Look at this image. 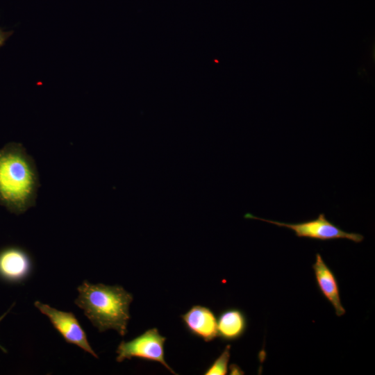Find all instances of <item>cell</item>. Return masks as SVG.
<instances>
[{"mask_svg": "<svg viewBox=\"0 0 375 375\" xmlns=\"http://www.w3.org/2000/svg\"><path fill=\"white\" fill-rule=\"evenodd\" d=\"M39 174L33 157L19 142L0 149V206L21 215L35 205Z\"/></svg>", "mask_w": 375, "mask_h": 375, "instance_id": "1", "label": "cell"}, {"mask_svg": "<svg viewBox=\"0 0 375 375\" xmlns=\"http://www.w3.org/2000/svg\"><path fill=\"white\" fill-rule=\"evenodd\" d=\"M77 290L75 304L99 332L115 330L121 336L127 333L129 306L133 295L121 285L92 284L84 281Z\"/></svg>", "mask_w": 375, "mask_h": 375, "instance_id": "2", "label": "cell"}, {"mask_svg": "<svg viewBox=\"0 0 375 375\" xmlns=\"http://www.w3.org/2000/svg\"><path fill=\"white\" fill-rule=\"evenodd\" d=\"M165 341L166 338L161 335L156 328L148 329L130 341H122L116 351V360L120 362L126 359L137 358L157 362L171 373L176 374L165 359Z\"/></svg>", "mask_w": 375, "mask_h": 375, "instance_id": "3", "label": "cell"}, {"mask_svg": "<svg viewBox=\"0 0 375 375\" xmlns=\"http://www.w3.org/2000/svg\"><path fill=\"white\" fill-rule=\"evenodd\" d=\"M244 217L258 219L280 227L290 228L299 238H306L323 241L347 239L356 243L361 242L364 239L363 235L361 234L348 233L342 230L339 226L327 219L324 213H320L316 219L296 224H289L260 218L250 213L246 214Z\"/></svg>", "mask_w": 375, "mask_h": 375, "instance_id": "4", "label": "cell"}, {"mask_svg": "<svg viewBox=\"0 0 375 375\" xmlns=\"http://www.w3.org/2000/svg\"><path fill=\"white\" fill-rule=\"evenodd\" d=\"M34 305L42 314L47 316L53 326L67 343L76 345L98 358L88 340L85 331L73 312L57 310L39 301H35Z\"/></svg>", "mask_w": 375, "mask_h": 375, "instance_id": "5", "label": "cell"}, {"mask_svg": "<svg viewBox=\"0 0 375 375\" xmlns=\"http://www.w3.org/2000/svg\"><path fill=\"white\" fill-rule=\"evenodd\" d=\"M33 271V260L29 253L17 246L0 249V280L9 284L25 282Z\"/></svg>", "mask_w": 375, "mask_h": 375, "instance_id": "6", "label": "cell"}, {"mask_svg": "<svg viewBox=\"0 0 375 375\" xmlns=\"http://www.w3.org/2000/svg\"><path fill=\"white\" fill-rule=\"evenodd\" d=\"M181 319L189 333L205 342L218 337L217 317L208 307L193 306L181 315Z\"/></svg>", "mask_w": 375, "mask_h": 375, "instance_id": "7", "label": "cell"}, {"mask_svg": "<svg viewBox=\"0 0 375 375\" xmlns=\"http://www.w3.org/2000/svg\"><path fill=\"white\" fill-rule=\"evenodd\" d=\"M312 269L317 286L324 297L332 304L338 317L345 314L340 299V290L336 277L333 271L324 261L322 256L317 253Z\"/></svg>", "mask_w": 375, "mask_h": 375, "instance_id": "8", "label": "cell"}, {"mask_svg": "<svg viewBox=\"0 0 375 375\" xmlns=\"http://www.w3.org/2000/svg\"><path fill=\"white\" fill-rule=\"evenodd\" d=\"M217 320L218 336L225 341L239 339L247 328L246 317L243 312L237 308L223 310Z\"/></svg>", "mask_w": 375, "mask_h": 375, "instance_id": "9", "label": "cell"}, {"mask_svg": "<svg viewBox=\"0 0 375 375\" xmlns=\"http://www.w3.org/2000/svg\"><path fill=\"white\" fill-rule=\"evenodd\" d=\"M231 346L227 345L219 357L206 370L205 375H225L228 372Z\"/></svg>", "mask_w": 375, "mask_h": 375, "instance_id": "10", "label": "cell"}, {"mask_svg": "<svg viewBox=\"0 0 375 375\" xmlns=\"http://www.w3.org/2000/svg\"><path fill=\"white\" fill-rule=\"evenodd\" d=\"M12 33L13 32L12 31H5L0 27V47L5 44L6 41Z\"/></svg>", "mask_w": 375, "mask_h": 375, "instance_id": "11", "label": "cell"}, {"mask_svg": "<svg viewBox=\"0 0 375 375\" xmlns=\"http://www.w3.org/2000/svg\"><path fill=\"white\" fill-rule=\"evenodd\" d=\"M13 307V305L8 309V311H6L3 315L0 317V322L4 318V317L9 312L10 309ZM0 349L3 351L4 353H8V351L0 344Z\"/></svg>", "mask_w": 375, "mask_h": 375, "instance_id": "12", "label": "cell"}]
</instances>
